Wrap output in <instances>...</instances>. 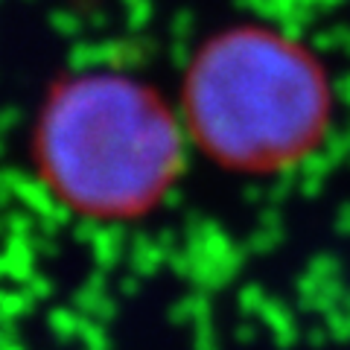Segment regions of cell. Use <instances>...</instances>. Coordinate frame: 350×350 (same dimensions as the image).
Segmentation results:
<instances>
[{
  "label": "cell",
  "instance_id": "1",
  "mask_svg": "<svg viewBox=\"0 0 350 350\" xmlns=\"http://www.w3.org/2000/svg\"><path fill=\"white\" fill-rule=\"evenodd\" d=\"M184 108L207 155L237 170H283L321 144L330 88L301 44L262 27H239L199 50Z\"/></svg>",
  "mask_w": 350,
  "mask_h": 350
},
{
  "label": "cell",
  "instance_id": "2",
  "mask_svg": "<svg viewBox=\"0 0 350 350\" xmlns=\"http://www.w3.org/2000/svg\"><path fill=\"white\" fill-rule=\"evenodd\" d=\"M41 167L73 211L126 216L155 204L181 167V131L155 91L111 70L82 73L50 96Z\"/></svg>",
  "mask_w": 350,
  "mask_h": 350
}]
</instances>
